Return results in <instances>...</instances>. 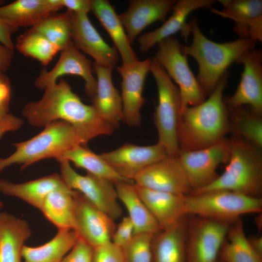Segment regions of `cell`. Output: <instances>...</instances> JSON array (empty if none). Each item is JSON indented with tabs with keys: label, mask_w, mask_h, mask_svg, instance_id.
I'll list each match as a JSON object with an SVG mask.
<instances>
[{
	"label": "cell",
	"mask_w": 262,
	"mask_h": 262,
	"mask_svg": "<svg viewBox=\"0 0 262 262\" xmlns=\"http://www.w3.org/2000/svg\"><path fill=\"white\" fill-rule=\"evenodd\" d=\"M188 218L186 215L170 228L154 235L152 262H186Z\"/></svg>",
	"instance_id": "cell-25"
},
{
	"label": "cell",
	"mask_w": 262,
	"mask_h": 262,
	"mask_svg": "<svg viewBox=\"0 0 262 262\" xmlns=\"http://www.w3.org/2000/svg\"><path fill=\"white\" fill-rule=\"evenodd\" d=\"M61 51L57 62L51 69L48 71L43 68L40 71L34 81L35 86L44 90L47 86L56 83L64 75H77L83 79L85 93L92 98L96 93L97 81L92 74L91 61L75 47L71 40Z\"/></svg>",
	"instance_id": "cell-13"
},
{
	"label": "cell",
	"mask_w": 262,
	"mask_h": 262,
	"mask_svg": "<svg viewBox=\"0 0 262 262\" xmlns=\"http://www.w3.org/2000/svg\"><path fill=\"white\" fill-rule=\"evenodd\" d=\"M90 11L112 39L115 48L120 53L122 66L130 65L138 61L119 16L109 1L91 0Z\"/></svg>",
	"instance_id": "cell-27"
},
{
	"label": "cell",
	"mask_w": 262,
	"mask_h": 262,
	"mask_svg": "<svg viewBox=\"0 0 262 262\" xmlns=\"http://www.w3.org/2000/svg\"><path fill=\"white\" fill-rule=\"evenodd\" d=\"M248 242L253 249L262 256V237L253 236L247 237Z\"/></svg>",
	"instance_id": "cell-46"
},
{
	"label": "cell",
	"mask_w": 262,
	"mask_h": 262,
	"mask_svg": "<svg viewBox=\"0 0 262 262\" xmlns=\"http://www.w3.org/2000/svg\"><path fill=\"white\" fill-rule=\"evenodd\" d=\"M14 57V50L0 44V71L5 73L10 68Z\"/></svg>",
	"instance_id": "cell-45"
},
{
	"label": "cell",
	"mask_w": 262,
	"mask_h": 262,
	"mask_svg": "<svg viewBox=\"0 0 262 262\" xmlns=\"http://www.w3.org/2000/svg\"><path fill=\"white\" fill-rule=\"evenodd\" d=\"M133 181L139 186L158 191L185 195L192 191L178 157L167 156L141 171Z\"/></svg>",
	"instance_id": "cell-15"
},
{
	"label": "cell",
	"mask_w": 262,
	"mask_h": 262,
	"mask_svg": "<svg viewBox=\"0 0 262 262\" xmlns=\"http://www.w3.org/2000/svg\"><path fill=\"white\" fill-rule=\"evenodd\" d=\"M149 71L156 83L158 103L154 114L158 141L167 156L178 157L180 151L178 128L180 116L181 99L179 89L165 70L153 58Z\"/></svg>",
	"instance_id": "cell-7"
},
{
	"label": "cell",
	"mask_w": 262,
	"mask_h": 262,
	"mask_svg": "<svg viewBox=\"0 0 262 262\" xmlns=\"http://www.w3.org/2000/svg\"><path fill=\"white\" fill-rule=\"evenodd\" d=\"M213 0H177L169 18L157 29L142 34L137 37L139 48L142 53H145L162 40L180 31H185L186 19L193 11L200 8H209L214 3Z\"/></svg>",
	"instance_id": "cell-21"
},
{
	"label": "cell",
	"mask_w": 262,
	"mask_h": 262,
	"mask_svg": "<svg viewBox=\"0 0 262 262\" xmlns=\"http://www.w3.org/2000/svg\"><path fill=\"white\" fill-rule=\"evenodd\" d=\"M23 55L48 65L59 51V48L41 34L30 28L16 38L15 46Z\"/></svg>",
	"instance_id": "cell-35"
},
{
	"label": "cell",
	"mask_w": 262,
	"mask_h": 262,
	"mask_svg": "<svg viewBox=\"0 0 262 262\" xmlns=\"http://www.w3.org/2000/svg\"><path fill=\"white\" fill-rule=\"evenodd\" d=\"M178 157L192 191L198 190L213 182L219 176L216 171L218 166L228 163L229 157L228 140L224 139L200 149L180 150Z\"/></svg>",
	"instance_id": "cell-11"
},
{
	"label": "cell",
	"mask_w": 262,
	"mask_h": 262,
	"mask_svg": "<svg viewBox=\"0 0 262 262\" xmlns=\"http://www.w3.org/2000/svg\"><path fill=\"white\" fill-rule=\"evenodd\" d=\"M229 76L227 71L207 99L187 107L181 113L178 128L180 150L211 146L225 139L229 131L228 110L223 96Z\"/></svg>",
	"instance_id": "cell-2"
},
{
	"label": "cell",
	"mask_w": 262,
	"mask_h": 262,
	"mask_svg": "<svg viewBox=\"0 0 262 262\" xmlns=\"http://www.w3.org/2000/svg\"><path fill=\"white\" fill-rule=\"evenodd\" d=\"M70 22L71 39L75 47L91 56L97 65L112 69L118 60L117 50L102 38L87 14L67 10Z\"/></svg>",
	"instance_id": "cell-14"
},
{
	"label": "cell",
	"mask_w": 262,
	"mask_h": 262,
	"mask_svg": "<svg viewBox=\"0 0 262 262\" xmlns=\"http://www.w3.org/2000/svg\"><path fill=\"white\" fill-rule=\"evenodd\" d=\"M18 28L7 23L0 18V44L14 50L15 45L12 39V35Z\"/></svg>",
	"instance_id": "cell-43"
},
{
	"label": "cell",
	"mask_w": 262,
	"mask_h": 262,
	"mask_svg": "<svg viewBox=\"0 0 262 262\" xmlns=\"http://www.w3.org/2000/svg\"><path fill=\"white\" fill-rule=\"evenodd\" d=\"M31 28L43 35L61 50L71 40L67 11L63 14L52 13Z\"/></svg>",
	"instance_id": "cell-36"
},
{
	"label": "cell",
	"mask_w": 262,
	"mask_h": 262,
	"mask_svg": "<svg viewBox=\"0 0 262 262\" xmlns=\"http://www.w3.org/2000/svg\"><path fill=\"white\" fill-rule=\"evenodd\" d=\"M229 122V131L256 146H262V119L251 110L243 106L227 107Z\"/></svg>",
	"instance_id": "cell-34"
},
{
	"label": "cell",
	"mask_w": 262,
	"mask_h": 262,
	"mask_svg": "<svg viewBox=\"0 0 262 262\" xmlns=\"http://www.w3.org/2000/svg\"><path fill=\"white\" fill-rule=\"evenodd\" d=\"M100 155L116 173L132 182L141 171L167 156L164 147L158 142L146 146L126 143Z\"/></svg>",
	"instance_id": "cell-16"
},
{
	"label": "cell",
	"mask_w": 262,
	"mask_h": 262,
	"mask_svg": "<svg viewBox=\"0 0 262 262\" xmlns=\"http://www.w3.org/2000/svg\"><path fill=\"white\" fill-rule=\"evenodd\" d=\"M117 197L126 207L134 227V235L147 233L155 235L162 229L138 194L133 183H114Z\"/></svg>",
	"instance_id": "cell-29"
},
{
	"label": "cell",
	"mask_w": 262,
	"mask_h": 262,
	"mask_svg": "<svg viewBox=\"0 0 262 262\" xmlns=\"http://www.w3.org/2000/svg\"><path fill=\"white\" fill-rule=\"evenodd\" d=\"M66 160L87 172L105 179L114 184L120 181L133 183L116 173L101 157L83 145H78L65 152L56 160Z\"/></svg>",
	"instance_id": "cell-33"
},
{
	"label": "cell",
	"mask_w": 262,
	"mask_h": 262,
	"mask_svg": "<svg viewBox=\"0 0 262 262\" xmlns=\"http://www.w3.org/2000/svg\"><path fill=\"white\" fill-rule=\"evenodd\" d=\"M175 0H133L128 10L118 15L131 44L147 27L157 21L164 22Z\"/></svg>",
	"instance_id": "cell-19"
},
{
	"label": "cell",
	"mask_w": 262,
	"mask_h": 262,
	"mask_svg": "<svg viewBox=\"0 0 262 262\" xmlns=\"http://www.w3.org/2000/svg\"><path fill=\"white\" fill-rule=\"evenodd\" d=\"M154 57L169 77L178 84L181 99V112L187 107L198 105L205 100V95L190 68L181 44L173 36L158 44Z\"/></svg>",
	"instance_id": "cell-8"
},
{
	"label": "cell",
	"mask_w": 262,
	"mask_h": 262,
	"mask_svg": "<svg viewBox=\"0 0 262 262\" xmlns=\"http://www.w3.org/2000/svg\"><path fill=\"white\" fill-rule=\"evenodd\" d=\"M154 235L134 234L121 250L125 262H152V242Z\"/></svg>",
	"instance_id": "cell-37"
},
{
	"label": "cell",
	"mask_w": 262,
	"mask_h": 262,
	"mask_svg": "<svg viewBox=\"0 0 262 262\" xmlns=\"http://www.w3.org/2000/svg\"><path fill=\"white\" fill-rule=\"evenodd\" d=\"M75 199L76 231L79 237L93 248L111 241L116 228L114 220L78 192Z\"/></svg>",
	"instance_id": "cell-18"
},
{
	"label": "cell",
	"mask_w": 262,
	"mask_h": 262,
	"mask_svg": "<svg viewBox=\"0 0 262 262\" xmlns=\"http://www.w3.org/2000/svg\"><path fill=\"white\" fill-rule=\"evenodd\" d=\"M221 10L212 12L234 21L233 31L239 38L251 39L256 36L262 27V0H219Z\"/></svg>",
	"instance_id": "cell-20"
},
{
	"label": "cell",
	"mask_w": 262,
	"mask_h": 262,
	"mask_svg": "<svg viewBox=\"0 0 262 262\" xmlns=\"http://www.w3.org/2000/svg\"><path fill=\"white\" fill-rule=\"evenodd\" d=\"M75 230L60 229L50 241L37 247L24 246L21 257L24 262H60L77 242Z\"/></svg>",
	"instance_id": "cell-30"
},
{
	"label": "cell",
	"mask_w": 262,
	"mask_h": 262,
	"mask_svg": "<svg viewBox=\"0 0 262 262\" xmlns=\"http://www.w3.org/2000/svg\"><path fill=\"white\" fill-rule=\"evenodd\" d=\"M92 262H125L121 248L111 241L93 248Z\"/></svg>",
	"instance_id": "cell-38"
},
{
	"label": "cell",
	"mask_w": 262,
	"mask_h": 262,
	"mask_svg": "<svg viewBox=\"0 0 262 262\" xmlns=\"http://www.w3.org/2000/svg\"><path fill=\"white\" fill-rule=\"evenodd\" d=\"M23 120L18 117L8 113L0 119V139L7 132L15 131L19 130L22 126ZM3 203L0 200V210L3 207Z\"/></svg>",
	"instance_id": "cell-42"
},
{
	"label": "cell",
	"mask_w": 262,
	"mask_h": 262,
	"mask_svg": "<svg viewBox=\"0 0 262 262\" xmlns=\"http://www.w3.org/2000/svg\"><path fill=\"white\" fill-rule=\"evenodd\" d=\"M230 224L189 215L186 262H216Z\"/></svg>",
	"instance_id": "cell-10"
},
{
	"label": "cell",
	"mask_w": 262,
	"mask_h": 262,
	"mask_svg": "<svg viewBox=\"0 0 262 262\" xmlns=\"http://www.w3.org/2000/svg\"><path fill=\"white\" fill-rule=\"evenodd\" d=\"M60 4L75 13L87 14L90 11L91 0H60Z\"/></svg>",
	"instance_id": "cell-44"
},
{
	"label": "cell",
	"mask_w": 262,
	"mask_h": 262,
	"mask_svg": "<svg viewBox=\"0 0 262 262\" xmlns=\"http://www.w3.org/2000/svg\"><path fill=\"white\" fill-rule=\"evenodd\" d=\"M244 69L236 90L230 96L223 98L227 107L248 105L254 113L262 114V53L255 48L245 52L238 59Z\"/></svg>",
	"instance_id": "cell-12"
},
{
	"label": "cell",
	"mask_w": 262,
	"mask_h": 262,
	"mask_svg": "<svg viewBox=\"0 0 262 262\" xmlns=\"http://www.w3.org/2000/svg\"><path fill=\"white\" fill-rule=\"evenodd\" d=\"M133 235V224L128 216H125L116 227L111 242L121 248L131 239Z\"/></svg>",
	"instance_id": "cell-40"
},
{
	"label": "cell",
	"mask_w": 262,
	"mask_h": 262,
	"mask_svg": "<svg viewBox=\"0 0 262 262\" xmlns=\"http://www.w3.org/2000/svg\"><path fill=\"white\" fill-rule=\"evenodd\" d=\"M255 222L256 226L259 232L261 231L262 229V213H259L255 218Z\"/></svg>",
	"instance_id": "cell-47"
},
{
	"label": "cell",
	"mask_w": 262,
	"mask_h": 262,
	"mask_svg": "<svg viewBox=\"0 0 262 262\" xmlns=\"http://www.w3.org/2000/svg\"><path fill=\"white\" fill-rule=\"evenodd\" d=\"M31 235L27 221L0 213V262H21L22 247Z\"/></svg>",
	"instance_id": "cell-28"
},
{
	"label": "cell",
	"mask_w": 262,
	"mask_h": 262,
	"mask_svg": "<svg viewBox=\"0 0 262 262\" xmlns=\"http://www.w3.org/2000/svg\"><path fill=\"white\" fill-rule=\"evenodd\" d=\"M216 262H223L218 259Z\"/></svg>",
	"instance_id": "cell-48"
},
{
	"label": "cell",
	"mask_w": 262,
	"mask_h": 262,
	"mask_svg": "<svg viewBox=\"0 0 262 262\" xmlns=\"http://www.w3.org/2000/svg\"><path fill=\"white\" fill-rule=\"evenodd\" d=\"M92 69L97 76V85L91 98L92 105L99 116L115 129L122 121L123 113L121 97L113 82L112 69L95 63Z\"/></svg>",
	"instance_id": "cell-23"
},
{
	"label": "cell",
	"mask_w": 262,
	"mask_h": 262,
	"mask_svg": "<svg viewBox=\"0 0 262 262\" xmlns=\"http://www.w3.org/2000/svg\"><path fill=\"white\" fill-rule=\"evenodd\" d=\"M11 97L10 81L5 73L0 71V119L9 113Z\"/></svg>",
	"instance_id": "cell-41"
},
{
	"label": "cell",
	"mask_w": 262,
	"mask_h": 262,
	"mask_svg": "<svg viewBox=\"0 0 262 262\" xmlns=\"http://www.w3.org/2000/svg\"><path fill=\"white\" fill-rule=\"evenodd\" d=\"M62 8L60 0H16L0 7V18L17 28L32 27Z\"/></svg>",
	"instance_id": "cell-26"
},
{
	"label": "cell",
	"mask_w": 262,
	"mask_h": 262,
	"mask_svg": "<svg viewBox=\"0 0 262 262\" xmlns=\"http://www.w3.org/2000/svg\"><path fill=\"white\" fill-rule=\"evenodd\" d=\"M77 192L55 191L46 198L40 210L58 230H76L75 196Z\"/></svg>",
	"instance_id": "cell-31"
},
{
	"label": "cell",
	"mask_w": 262,
	"mask_h": 262,
	"mask_svg": "<svg viewBox=\"0 0 262 262\" xmlns=\"http://www.w3.org/2000/svg\"><path fill=\"white\" fill-rule=\"evenodd\" d=\"M33 138L13 143L15 151L9 156L0 158V173L14 164L24 169L40 160L56 159L65 152L78 145L84 146L74 128L68 123L58 120L44 127Z\"/></svg>",
	"instance_id": "cell-5"
},
{
	"label": "cell",
	"mask_w": 262,
	"mask_h": 262,
	"mask_svg": "<svg viewBox=\"0 0 262 262\" xmlns=\"http://www.w3.org/2000/svg\"><path fill=\"white\" fill-rule=\"evenodd\" d=\"M262 212V198L217 190L186 196V213L231 224L241 215Z\"/></svg>",
	"instance_id": "cell-6"
},
{
	"label": "cell",
	"mask_w": 262,
	"mask_h": 262,
	"mask_svg": "<svg viewBox=\"0 0 262 262\" xmlns=\"http://www.w3.org/2000/svg\"><path fill=\"white\" fill-rule=\"evenodd\" d=\"M218 259L223 262H262V256L253 249L248 242L241 217L230 224Z\"/></svg>",
	"instance_id": "cell-32"
},
{
	"label": "cell",
	"mask_w": 262,
	"mask_h": 262,
	"mask_svg": "<svg viewBox=\"0 0 262 262\" xmlns=\"http://www.w3.org/2000/svg\"><path fill=\"white\" fill-rule=\"evenodd\" d=\"M55 191H75L66 185L60 174L57 173L21 183L0 179V193L18 197L40 210L48 195Z\"/></svg>",
	"instance_id": "cell-24"
},
{
	"label": "cell",
	"mask_w": 262,
	"mask_h": 262,
	"mask_svg": "<svg viewBox=\"0 0 262 262\" xmlns=\"http://www.w3.org/2000/svg\"><path fill=\"white\" fill-rule=\"evenodd\" d=\"M57 161L60 164V175L70 189L80 193L114 220L122 215V210L112 182L88 172L82 175L72 167L69 161L63 159Z\"/></svg>",
	"instance_id": "cell-9"
},
{
	"label": "cell",
	"mask_w": 262,
	"mask_h": 262,
	"mask_svg": "<svg viewBox=\"0 0 262 262\" xmlns=\"http://www.w3.org/2000/svg\"><path fill=\"white\" fill-rule=\"evenodd\" d=\"M93 247L79 238L70 252L60 262H92Z\"/></svg>",
	"instance_id": "cell-39"
},
{
	"label": "cell",
	"mask_w": 262,
	"mask_h": 262,
	"mask_svg": "<svg viewBox=\"0 0 262 262\" xmlns=\"http://www.w3.org/2000/svg\"><path fill=\"white\" fill-rule=\"evenodd\" d=\"M44 90L40 99L26 103L22 110V116L31 125L45 127L56 121H64L74 128L84 145L95 137L113 133L115 129L92 105L83 103L64 79Z\"/></svg>",
	"instance_id": "cell-1"
},
{
	"label": "cell",
	"mask_w": 262,
	"mask_h": 262,
	"mask_svg": "<svg viewBox=\"0 0 262 262\" xmlns=\"http://www.w3.org/2000/svg\"><path fill=\"white\" fill-rule=\"evenodd\" d=\"M134 185L162 230L170 228L187 215L186 195L155 191Z\"/></svg>",
	"instance_id": "cell-22"
},
{
	"label": "cell",
	"mask_w": 262,
	"mask_h": 262,
	"mask_svg": "<svg viewBox=\"0 0 262 262\" xmlns=\"http://www.w3.org/2000/svg\"><path fill=\"white\" fill-rule=\"evenodd\" d=\"M229 157L224 172L212 183L190 194L217 190L262 197V158L260 147L237 136L228 140Z\"/></svg>",
	"instance_id": "cell-4"
},
{
	"label": "cell",
	"mask_w": 262,
	"mask_h": 262,
	"mask_svg": "<svg viewBox=\"0 0 262 262\" xmlns=\"http://www.w3.org/2000/svg\"><path fill=\"white\" fill-rule=\"evenodd\" d=\"M151 61V59L138 60L117 67L122 78V121L130 127H138L141 123L140 111L145 101L143 91Z\"/></svg>",
	"instance_id": "cell-17"
},
{
	"label": "cell",
	"mask_w": 262,
	"mask_h": 262,
	"mask_svg": "<svg viewBox=\"0 0 262 262\" xmlns=\"http://www.w3.org/2000/svg\"><path fill=\"white\" fill-rule=\"evenodd\" d=\"M193 40L190 46L181 45L182 52L195 59L198 66L197 80L205 96L209 95L228 71V67L237 63L246 51L255 48V42L238 39L223 43L209 39L201 31L196 18L188 23Z\"/></svg>",
	"instance_id": "cell-3"
}]
</instances>
